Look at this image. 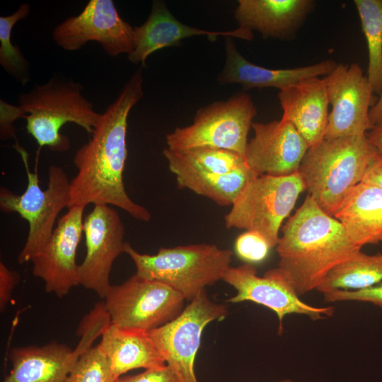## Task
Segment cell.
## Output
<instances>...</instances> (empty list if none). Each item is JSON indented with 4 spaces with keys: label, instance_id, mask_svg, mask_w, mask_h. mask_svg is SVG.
<instances>
[{
    "label": "cell",
    "instance_id": "cell-2",
    "mask_svg": "<svg viewBox=\"0 0 382 382\" xmlns=\"http://www.w3.org/2000/svg\"><path fill=\"white\" fill-rule=\"evenodd\" d=\"M282 232L278 267L299 296L316 290L332 268L361 250L309 195Z\"/></svg>",
    "mask_w": 382,
    "mask_h": 382
},
{
    "label": "cell",
    "instance_id": "cell-9",
    "mask_svg": "<svg viewBox=\"0 0 382 382\" xmlns=\"http://www.w3.org/2000/svg\"><path fill=\"white\" fill-rule=\"evenodd\" d=\"M103 299L110 323L146 332L178 317L185 301L169 286L137 274L121 284L110 285Z\"/></svg>",
    "mask_w": 382,
    "mask_h": 382
},
{
    "label": "cell",
    "instance_id": "cell-17",
    "mask_svg": "<svg viewBox=\"0 0 382 382\" xmlns=\"http://www.w3.org/2000/svg\"><path fill=\"white\" fill-rule=\"evenodd\" d=\"M254 137L248 142L245 158L257 175L285 176L299 172L309 146L294 126L281 118L253 122Z\"/></svg>",
    "mask_w": 382,
    "mask_h": 382
},
{
    "label": "cell",
    "instance_id": "cell-5",
    "mask_svg": "<svg viewBox=\"0 0 382 382\" xmlns=\"http://www.w3.org/2000/svg\"><path fill=\"white\" fill-rule=\"evenodd\" d=\"M125 253L134 262L139 276L163 283L187 301L223 279L233 253L214 244L161 248L156 254H142L126 242Z\"/></svg>",
    "mask_w": 382,
    "mask_h": 382
},
{
    "label": "cell",
    "instance_id": "cell-29",
    "mask_svg": "<svg viewBox=\"0 0 382 382\" xmlns=\"http://www.w3.org/2000/svg\"><path fill=\"white\" fill-rule=\"evenodd\" d=\"M117 379L106 356L96 345L79 355L65 382H116Z\"/></svg>",
    "mask_w": 382,
    "mask_h": 382
},
{
    "label": "cell",
    "instance_id": "cell-3",
    "mask_svg": "<svg viewBox=\"0 0 382 382\" xmlns=\"http://www.w3.org/2000/svg\"><path fill=\"white\" fill-rule=\"evenodd\" d=\"M79 83L63 76H52L47 83L36 84L19 96L18 105L2 100L1 103V139L15 137L13 122L26 120V130L40 147L62 152L70 147L66 136L60 132L66 123H74L92 134L101 114L81 93Z\"/></svg>",
    "mask_w": 382,
    "mask_h": 382
},
{
    "label": "cell",
    "instance_id": "cell-26",
    "mask_svg": "<svg viewBox=\"0 0 382 382\" xmlns=\"http://www.w3.org/2000/svg\"><path fill=\"white\" fill-rule=\"evenodd\" d=\"M257 175L248 165L231 172L176 178L179 187L190 190L221 206L232 205L246 185Z\"/></svg>",
    "mask_w": 382,
    "mask_h": 382
},
{
    "label": "cell",
    "instance_id": "cell-22",
    "mask_svg": "<svg viewBox=\"0 0 382 382\" xmlns=\"http://www.w3.org/2000/svg\"><path fill=\"white\" fill-rule=\"evenodd\" d=\"M100 337L98 345L106 356L117 378L133 369L166 366L149 332L122 328L110 323Z\"/></svg>",
    "mask_w": 382,
    "mask_h": 382
},
{
    "label": "cell",
    "instance_id": "cell-11",
    "mask_svg": "<svg viewBox=\"0 0 382 382\" xmlns=\"http://www.w3.org/2000/svg\"><path fill=\"white\" fill-rule=\"evenodd\" d=\"M323 79L332 107L325 138L366 135L374 127L369 112L378 98L359 64H337Z\"/></svg>",
    "mask_w": 382,
    "mask_h": 382
},
{
    "label": "cell",
    "instance_id": "cell-30",
    "mask_svg": "<svg viewBox=\"0 0 382 382\" xmlns=\"http://www.w3.org/2000/svg\"><path fill=\"white\" fill-rule=\"evenodd\" d=\"M271 248L265 238L255 231H245L241 233L235 243V250L238 256L250 264L265 260Z\"/></svg>",
    "mask_w": 382,
    "mask_h": 382
},
{
    "label": "cell",
    "instance_id": "cell-21",
    "mask_svg": "<svg viewBox=\"0 0 382 382\" xmlns=\"http://www.w3.org/2000/svg\"><path fill=\"white\" fill-rule=\"evenodd\" d=\"M315 5L313 0H240L235 18L240 27L255 30L264 38L288 39Z\"/></svg>",
    "mask_w": 382,
    "mask_h": 382
},
{
    "label": "cell",
    "instance_id": "cell-34",
    "mask_svg": "<svg viewBox=\"0 0 382 382\" xmlns=\"http://www.w3.org/2000/svg\"><path fill=\"white\" fill-rule=\"evenodd\" d=\"M361 183L375 185L382 190V155L378 152Z\"/></svg>",
    "mask_w": 382,
    "mask_h": 382
},
{
    "label": "cell",
    "instance_id": "cell-8",
    "mask_svg": "<svg viewBox=\"0 0 382 382\" xmlns=\"http://www.w3.org/2000/svg\"><path fill=\"white\" fill-rule=\"evenodd\" d=\"M306 190L299 173L285 176H257L246 185L225 215V226L257 232L272 248L276 247L283 221Z\"/></svg>",
    "mask_w": 382,
    "mask_h": 382
},
{
    "label": "cell",
    "instance_id": "cell-1",
    "mask_svg": "<svg viewBox=\"0 0 382 382\" xmlns=\"http://www.w3.org/2000/svg\"><path fill=\"white\" fill-rule=\"evenodd\" d=\"M142 69L139 68L116 100L101 114L90 140L74 157L77 173L70 180V202L119 207L134 219L150 221V212L126 192L123 173L127 158V120L132 108L144 96Z\"/></svg>",
    "mask_w": 382,
    "mask_h": 382
},
{
    "label": "cell",
    "instance_id": "cell-35",
    "mask_svg": "<svg viewBox=\"0 0 382 382\" xmlns=\"http://www.w3.org/2000/svg\"><path fill=\"white\" fill-rule=\"evenodd\" d=\"M366 135L369 142L382 155V124L374 126Z\"/></svg>",
    "mask_w": 382,
    "mask_h": 382
},
{
    "label": "cell",
    "instance_id": "cell-27",
    "mask_svg": "<svg viewBox=\"0 0 382 382\" xmlns=\"http://www.w3.org/2000/svg\"><path fill=\"white\" fill-rule=\"evenodd\" d=\"M368 50L366 77L375 94L382 95V0H354Z\"/></svg>",
    "mask_w": 382,
    "mask_h": 382
},
{
    "label": "cell",
    "instance_id": "cell-10",
    "mask_svg": "<svg viewBox=\"0 0 382 382\" xmlns=\"http://www.w3.org/2000/svg\"><path fill=\"white\" fill-rule=\"evenodd\" d=\"M227 314V307L212 301L203 290L178 317L149 332L179 382H198L195 361L202 332L207 324Z\"/></svg>",
    "mask_w": 382,
    "mask_h": 382
},
{
    "label": "cell",
    "instance_id": "cell-20",
    "mask_svg": "<svg viewBox=\"0 0 382 382\" xmlns=\"http://www.w3.org/2000/svg\"><path fill=\"white\" fill-rule=\"evenodd\" d=\"M278 98L282 118L294 126L309 147L325 139L330 103L323 78L302 79L279 91Z\"/></svg>",
    "mask_w": 382,
    "mask_h": 382
},
{
    "label": "cell",
    "instance_id": "cell-13",
    "mask_svg": "<svg viewBox=\"0 0 382 382\" xmlns=\"http://www.w3.org/2000/svg\"><path fill=\"white\" fill-rule=\"evenodd\" d=\"M52 38L66 51L97 42L111 57L128 55L135 47L134 27L120 16L112 0H90L79 14L54 28Z\"/></svg>",
    "mask_w": 382,
    "mask_h": 382
},
{
    "label": "cell",
    "instance_id": "cell-15",
    "mask_svg": "<svg viewBox=\"0 0 382 382\" xmlns=\"http://www.w3.org/2000/svg\"><path fill=\"white\" fill-rule=\"evenodd\" d=\"M86 207L74 205L57 221L50 238L30 262L33 274L45 283V291L62 298L79 285L76 257L83 232Z\"/></svg>",
    "mask_w": 382,
    "mask_h": 382
},
{
    "label": "cell",
    "instance_id": "cell-18",
    "mask_svg": "<svg viewBox=\"0 0 382 382\" xmlns=\"http://www.w3.org/2000/svg\"><path fill=\"white\" fill-rule=\"evenodd\" d=\"M135 47L128 54L129 60L145 66L147 57L161 49L178 45L183 39L197 35H206L214 41L219 36L251 40L253 32L245 28L226 31H212L199 29L178 21L162 1H154L150 14L146 21L134 27Z\"/></svg>",
    "mask_w": 382,
    "mask_h": 382
},
{
    "label": "cell",
    "instance_id": "cell-24",
    "mask_svg": "<svg viewBox=\"0 0 382 382\" xmlns=\"http://www.w3.org/2000/svg\"><path fill=\"white\" fill-rule=\"evenodd\" d=\"M175 178L223 174L248 165L245 156L234 151L199 148L185 151H163Z\"/></svg>",
    "mask_w": 382,
    "mask_h": 382
},
{
    "label": "cell",
    "instance_id": "cell-4",
    "mask_svg": "<svg viewBox=\"0 0 382 382\" xmlns=\"http://www.w3.org/2000/svg\"><path fill=\"white\" fill-rule=\"evenodd\" d=\"M378 151L366 135L325 138L309 147L299 169L308 195L333 216L360 183Z\"/></svg>",
    "mask_w": 382,
    "mask_h": 382
},
{
    "label": "cell",
    "instance_id": "cell-36",
    "mask_svg": "<svg viewBox=\"0 0 382 382\" xmlns=\"http://www.w3.org/2000/svg\"><path fill=\"white\" fill-rule=\"evenodd\" d=\"M369 117L374 126L382 124V95L378 98L376 104L370 110Z\"/></svg>",
    "mask_w": 382,
    "mask_h": 382
},
{
    "label": "cell",
    "instance_id": "cell-19",
    "mask_svg": "<svg viewBox=\"0 0 382 382\" xmlns=\"http://www.w3.org/2000/svg\"><path fill=\"white\" fill-rule=\"evenodd\" d=\"M225 63L218 76L221 84H241L243 89L276 88L279 91L306 78L327 76L336 66L332 59L291 69H268L255 64L238 51L233 37L225 40Z\"/></svg>",
    "mask_w": 382,
    "mask_h": 382
},
{
    "label": "cell",
    "instance_id": "cell-14",
    "mask_svg": "<svg viewBox=\"0 0 382 382\" xmlns=\"http://www.w3.org/2000/svg\"><path fill=\"white\" fill-rule=\"evenodd\" d=\"M83 230L86 252L79 265V284L103 299L111 285L112 264L125 253V227L112 206L96 204L83 219Z\"/></svg>",
    "mask_w": 382,
    "mask_h": 382
},
{
    "label": "cell",
    "instance_id": "cell-6",
    "mask_svg": "<svg viewBox=\"0 0 382 382\" xmlns=\"http://www.w3.org/2000/svg\"><path fill=\"white\" fill-rule=\"evenodd\" d=\"M15 147L23 160L28 184L21 195L1 187L0 209L4 213H17L28 222V237L18 257V263L23 264L31 261L44 247L55 228L58 214L69 207L70 180L61 167L50 166L47 186L42 190L37 170L32 172L29 168L27 152L18 144Z\"/></svg>",
    "mask_w": 382,
    "mask_h": 382
},
{
    "label": "cell",
    "instance_id": "cell-37",
    "mask_svg": "<svg viewBox=\"0 0 382 382\" xmlns=\"http://www.w3.org/2000/svg\"><path fill=\"white\" fill-rule=\"evenodd\" d=\"M278 382H293V381L291 379L286 378V379L280 380Z\"/></svg>",
    "mask_w": 382,
    "mask_h": 382
},
{
    "label": "cell",
    "instance_id": "cell-33",
    "mask_svg": "<svg viewBox=\"0 0 382 382\" xmlns=\"http://www.w3.org/2000/svg\"><path fill=\"white\" fill-rule=\"evenodd\" d=\"M20 279L19 274L0 262V310L3 311L11 299L13 288Z\"/></svg>",
    "mask_w": 382,
    "mask_h": 382
},
{
    "label": "cell",
    "instance_id": "cell-32",
    "mask_svg": "<svg viewBox=\"0 0 382 382\" xmlns=\"http://www.w3.org/2000/svg\"><path fill=\"white\" fill-rule=\"evenodd\" d=\"M116 382H179L172 370L166 365L162 369H145L134 375L119 377Z\"/></svg>",
    "mask_w": 382,
    "mask_h": 382
},
{
    "label": "cell",
    "instance_id": "cell-31",
    "mask_svg": "<svg viewBox=\"0 0 382 382\" xmlns=\"http://www.w3.org/2000/svg\"><path fill=\"white\" fill-rule=\"evenodd\" d=\"M326 302L360 301L372 303L382 309V282L357 291L337 289L323 294Z\"/></svg>",
    "mask_w": 382,
    "mask_h": 382
},
{
    "label": "cell",
    "instance_id": "cell-7",
    "mask_svg": "<svg viewBox=\"0 0 382 382\" xmlns=\"http://www.w3.org/2000/svg\"><path fill=\"white\" fill-rule=\"evenodd\" d=\"M257 109L244 92L199 109L192 123L177 127L166 137L167 149L185 151L199 148L231 151L245 156L248 135Z\"/></svg>",
    "mask_w": 382,
    "mask_h": 382
},
{
    "label": "cell",
    "instance_id": "cell-28",
    "mask_svg": "<svg viewBox=\"0 0 382 382\" xmlns=\"http://www.w3.org/2000/svg\"><path fill=\"white\" fill-rule=\"evenodd\" d=\"M30 11V5L23 4L13 13L0 17V64L4 71L23 86L30 79V64L20 48L12 44L11 35L15 24L27 17Z\"/></svg>",
    "mask_w": 382,
    "mask_h": 382
},
{
    "label": "cell",
    "instance_id": "cell-25",
    "mask_svg": "<svg viewBox=\"0 0 382 382\" xmlns=\"http://www.w3.org/2000/svg\"><path fill=\"white\" fill-rule=\"evenodd\" d=\"M381 282L382 254L359 250L332 268L316 290L323 294L337 289L357 291Z\"/></svg>",
    "mask_w": 382,
    "mask_h": 382
},
{
    "label": "cell",
    "instance_id": "cell-23",
    "mask_svg": "<svg viewBox=\"0 0 382 382\" xmlns=\"http://www.w3.org/2000/svg\"><path fill=\"white\" fill-rule=\"evenodd\" d=\"M333 217L359 248L382 242V190L360 183L343 199Z\"/></svg>",
    "mask_w": 382,
    "mask_h": 382
},
{
    "label": "cell",
    "instance_id": "cell-16",
    "mask_svg": "<svg viewBox=\"0 0 382 382\" xmlns=\"http://www.w3.org/2000/svg\"><path fill=\"white\" fill-rule=\"evenodd\" d=\"M101 332L99 325L87 322L80 327L81 337L74 349L57 342L12 349L11 369L3 382H65L79 355Z\"/></svg>",
    "mask_w": 382,
    "mask_h": 382
},
{
    "label": "cell",
    "instance_id": "cell-12",
    "mask_svg": "<svg viewBox=\"0 0 382 382\" xmlns=\"http://www.w3.org/2000/svg\"><path fill=\"white\" fill-rule=\"evenodd\" d=\"M222 280L237 291L228 299V302L252 301L274 311L279 320V334L283 332L286 315H305L313 320H318L332 317L335 313L333 306H314L301 301L279 267L270 270L260 277L250 263L230 267Z\"/></svg>",
    "mask_w": 382,
    "mask_h": 382
}]
</instances>
